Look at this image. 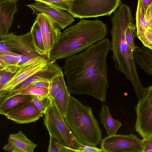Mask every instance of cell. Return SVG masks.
I'll return each mask as SVG.
<instances>
[{"instance_id":"6da1fadb","label":"cell","mask_w":152,"mask_h":152,"mask_svg":"<svg viewBox=\"0 0 152 152\" xmlns=\"http://www.w3.org/2000/svg\"><path fill=\"white\" fill-rule=\"evenodd\" d=\"M111 42L105 38L65 59L62 67L69 94L92 96L104 102L108 87L107 58Z\"/></svg>"},{"instance_id":"7a4b0ae2","label":"cell","mask_w":152,"mask_h":152,"mask_svg":"<svg viewBox=\"0 0 152 152\" xmlns=\"http://www.w3.org/2000/svg\"><path fill=\"white\" fill-rule=\"evenodd\" d=\"M112 27L111 50L115 69L122 73L131 83L138 100L144 96L146 88L138 75L133 56V50L125 35L126 28L134 19L129 7L121 4L111 17Z\"/></svg>"},{"instance_id":"3957f363","label":"cell","mask_w":152,"mask_h":152,"mask_svg":"<svg viewBox=\"0 0 152 152\" xmlns=\"http://www.w3.org/2000/svg\"><path fill=\"white\" fill-rule=\"evenodd\" d=\"M107 32L106 24L102 21L82 19L61 32L51 51L50 57L56 61L76 54L106 38Z\"/></svg>"},{"instance_id":"277c9868","label":"cell","mask_w":152,"mask_h":152,"mask_svg":"<svg viewBox=\"0 0 152 152\" xmlns=\"http://www.w3.org/2000/svg\"><path fill=\"white\" fill-rule=\"evenodd\" d=\"M64 119L80 143L96 146L100 143L102 131L90 107L71 96Z\"/></svg>"},{"instance_id":"5b68a950","label":"cell","mask_w":152,"mask_h":152,"mask_svg":"<svg viewBox=\"0 0 152 152\" xmlns=\"http://www.w3.org/2000/svg\"><path fill=\"white\" fill-rule=\"evenodd\" d=\"M49 96L50 101L44 114L43 121L50 137L78 152L82 144L78 141L66 123L54 99Z\"/></svg>"},{"instance_id":"8992f818","label":"cell","mask_w":152,"mask_h":152,"mask_svg":"<svg viewBox=\"0 0 152 152\" xmlns=\"http://www.w3.org/2000/svg\"><path fill=\"white\" fill-rule=\"evenodd\" d=\"M121 4V0H74L67 11L81 19L110 16Z\"/></svg>"},{"instance_id":"52a82bcc","label":"cell","mask_w":152,"mask_h":152,"mask_svg":"<svg viewBox=\"0 0 152 152\" xmlns=\"http://www.w3.org/2000/svg\"><path fill=\"white\" fill-rule=\"evenodd\" d=\"M135 129L143 139L152 137V85L135 106Z\"/></svg>"},{"instance_id":"ba28073f","label":"cell","mask_w":152,"mask_h":152,"mask_svg":"<svg viewBox=\"0 0 152 152\" xmlns=\"http://www.w3.org/2000/svg\"><path fill=\"white\" fill-rule=\"evenodd\" d=\"M55 61L53 58L38 56L21 64L13 77L0 89V95L11 90L31 76L47 68L49 63Z\"/></svg>"},{"instance_id":"9c48e42d","label":"cell","mask_w":152,"mask_h":152,"mask_svg":"<svg viewBox=\"0 0 152 152\" xmlns=\"http://www.w3.org/2000/svg\"><path fill=\"white\" fill-rule=\"evenodd\" d=\"M104 152H142V140L131 133L106 137L100 142Z\"/></svg>"},{"instance_id":"30bf717a","label":"cell","mask_w":152,"mask_h":152,"mask_svg":"<svg viewBox=\"0 0 152 152\" xmlns=\"http://www.w3.org/2000/svg\"><path fill=\"white\" fill-rule=\"evenodd\" d=\"M54 62L49 63L47 68L31 76L11 90L0 95V103L18 94L22 90L34 83L41 81L50 82L54 77L63 73L61 68L54 63Z\"/></svg>"},{"instance_id":"8fae6325","label":"cell","mask_w":152,"mask_h":152,"mask_svg":"<svg viewBox=\"0 0 152 152\" xmlns=\"http://www.w3.org/2000/svg\"><path fill=\"white\" fill-rule=\"evenodd\" d=\"M35 21H37L40 26L46 56L49 59L52 58L50 56V52L59 40L61 28L50 18L41 12L37 14Z\"/></svg>"},{"instance_id":"7c38bea8","label":"cell","mask_w":152,"mask_h":152,"mask_svg":"<svg viewBox=\"0 0 152 152\" xmlns=\"http://www.w3.org/2000/svg\"><path fill=\"white\" fill-rule=\"evenodd\" d=\"M0 42L19 52L23 55L31 58L41 56L37 50L31 31L20 35H16L14 33H9L7 35L0 38Z\"/></svg>"},{"instance_id":"4fadbf2b","label":"cell","mask_w":152,"mask_h":152,"mask_svg":"<svg viewBox=\"0 0 152 152\" xmlns=\"http://www.w3.org/2000/svg\"><path fill=\"white\" fill-rule=\"evenodd\" d=\"M26 5L32 10L33 15L38 12L46 15L62 29L71 24L75 21L73 16L67 11L56 9L41 2L35 1L33 4Z\"/></svg>"},{"instance_id":"5bb4252c","label":"cell","mask_w":152,"mask_h":152,"mask_svg":"<svg viewBox=\"0 0 152 152\" xmlns=\"http://www.w3.org/2000/svg\"><path fill=\"white\" fill-rule=\"evenodd\" d=\"M43 115L32 100L10 111L5 115L16 123L24 124L36 122Z\"/></svg>"},{"instance_id":"9a60e30c","label":"cell","mask_w":152,"mask_h":152,"mask_svg":"<svg viewBox=\"0 0 152 152\" xmlns=\"http://www.w3.org/2000/svg\"><path fill=\"white\" fill-rule=\"evenodd\" d=\"M18 0H0V38L7 35L15 13Z\"/></svg>"},{"instance_id":"2e32d148","label":"cell","mask_w":152,"mask_h":152,"mask_svg":"<svg viewBox=\"0 0 152 152\" xmlns=\"http://www.w3.org/2000/svg\"><path fill=\"white\" fill-rule=\"evenodd\" d=\"M37 146L20 131L10 135L8 142L3 149L10 152H33Z\"/></svg>"},{"instance_id":"e0dca14e","label":"cell","mask_w":152,"mask_h":152,"mask_svg":"<svg viewBox=\"0 0 152 152\" xmlns=\"http://www.w3.org/2000/svg\"><path fill=\"white\" fill-rule=\"evenodd\" d=\"M70 96L64 80V74H61L59 76L58 90L54 99L64 118L67 113Z\"/></svg>"},{"instance_id":"ac0fdd59","label":"cell","mask_w":152,"mask_h":152,"mask_svg":"<svg viewBox=\"0 0 152 152\" xmlns=\"http://www.w3.org/2000/svg\"><path fill=\"white\" fill-rule=\"evenodd\" d=\"M135 63L143 71L152 76V50L143 46L137 47L133 52Z\"/></svg>"},{"instance_id":"d6986e66","label":"cell","mask_w":152,"mask_h":152,"mask_svg":"<svg viewBox=\"0 0 152 152\" xmlns=\"http://www.w3.org/2000/svg\"><path fill=\"white\" fill-rule=\"evenodd\" d=\"M99 116L100 121L104 127L108 136L116 134L122 124L118 120L112 117L109 110V107L105 104H103Z\"/></svg>"},{"instance_id":"ffe728a7","label":"cell","mask_w":152,"mask_h":152,"mask_svg":"<svg viewBox=\"0 0 152 152\" xmlns=\"http://www.w3.org/2000/svg\"><path fill=\"white\" fill-rule=\"evenodd\" d=\"M34 96L18 94L0 103V114L5 115L10 111L32 101Z\"/></svg>"},{"instance_id":"44dd1931","label":"cell","mask_w":152,"mask_h":152,"mask_svg":"<svg viewBox=\"0 0 152 152\" xmlns=\"http://www.w3.org/2000/svg\"><path fill=\"white\" fill-rule=\"evenodd\" d=\"M137 37L139 39L144 35L148 27L142 0H138L136 12Z\"/></svg>"},{"instance_id":"7402d4cb","label":"cell","mask_w":152,"mask_h":152,"mask_svg":"<svg viewBox=\"0 0 152 152\" xmlns=\"http://www.w3.org/2000/svg\"><path fill=\"white\" fill-rule=\"evenodd\" d=\"M34 21L30 31L35 47L38 53L41 56L47 58L46 56L43 37L39 24L37 21Z\"/></svg>"},{"instance_id":"603a6c76","label":"cell","mask_w":152,"mask_h":152,"mask_svg":"<svg viewBox=\"0 0 152 152\" xmlns=\"http://www.w3.org/2000/svg\"><path fill=\"white\" fill-rule=\"evenodd\" d=\"M20 65H12L0 69V89L13 77Z\"/></svg>"},{"instance_id":"cb8c5ba5","label":"cell","mask_w":152,"mask_h":152,"mask_svg":"<svg viewBox=\"0 0 152 152\" xmlns=\"http://www.w3.org/2000/svg\"><path fill=\"white\" fill-rule=\"evenodd\" d=\"M43 3L51 7L60 10L68 11L74 0H34Z\"/></svg>"},{"instance_id":"d4e9b609","label":"cell","mask_w":152,"mask_h":152,"mask_svg":"<svg viewBox=\"0 0 152 152\" xmlns=\"http://www.w3.org/2000/svg\"><path fill=\"white\" fill-rule=\"evenodd\" d=\"M48 152H76L75 150L64 146L50 137Z\"/></svg>"},{"instance_id":"484cf974","label":"cell","mask_w":152,"mask_h":152,"mask_svg":"<svg viewBox=\"0 0 152 152\" xmlns=\"http://www.w3.org/2000/svg\"><path fill=\"white\" fill-rule=\"evenodd\" d=\"M18 94L34 96H43L49 94V89L48 88L43 87H28L22 90Z\"/></svg>"},{"instance_id":"4316f807","label":"cell","mask_w":152,"mask_h":152,"mask_svg":"<svg viewBox=\"0 0 152 152\" xmlns=\"http://www.w3.org/2000/svg\"><path fill=\"white\" fill-rule=\"evenodd\" d=\"M49 94L43 96H34L32 101L37 108L44 114L50 101Z\"/></svg>"},{"instance_id":"83f0119b","label":"cell","mask_w":152,"mask_h":152,"mask_svg":"<svg viewBox=\"0 0 152 152\" xmlns=\"http://www.w3.org/2000/svg\"><path fill=\"white\" fill-rule=\"evenodd\" d=\"M16 65L19 64L16 61L15 56L0 54V69Z\"/></svg>"},{"instance_id":"f1b7e54d","label":"cell","mask_w":152,"mask_h":152,"mask_svg":"<svg viewBox=\"0 0 152 152\" xmlns=\"http://www.w3.org/2000/svg\"><path fill=\"white\" fill-rule=\"evenodd\" d=\"M60 75L53 78L50 83L49 88V94L54 99H55L58 91L59 76Z\"/></svg>"},{"instance_id":"f546056e","label":"cell","mask_w":152,"mask_h":152,"mask_svg":"<svg viewBox=\"0 0 152 152\" xmlns=\"http://www.w3.org/2000/svg\"><path fill=\"white\" fill-rule=\"evenodd\" d=\"M15 51L4 43L0 42V54L16 56L19 54L14 52Z\"/></svg>"},{"instance_id":"4dcf8cb0","label":"cell","mask_w":152,"mask_h":152,"mask_svg":"<svg viewBox=\"0 0 152 152\" xmlns=\"http://www.w3.org/2000/svg\"><path fill=\"white\" fill-rule=\"evenodd\" d=\"M103 152L102 149L99 148L96 146L83 144L78 152Z\"/></svg>"},{"instance_id":"1f68e13d","label":"cell","mask_w":152,"mask_h":152,"mask_svg":"<svg viewBox=\"0 0 152 152\" xmlns=\"http://www.w3.org/2000/svg\"><path fill=\"white\" fill-rule=\"evenodd\" d=\"M142 152H152V137L142 140Z\"/></svg>"},{"instance_id":"d6a6232c","label":"cell","mask_w":152,"mask_h":152,"mask_svg":"<svg viewBox=\"0 0 152 152\" xmlns=\"http://www.w3.org/2000/svg\"><path fill=\"white\" fill-rule=\"evenodd\" d=\"M145 18L148 27L152 26V2L148 6L146 9Z\"/></svg>"},{"instance_id":"836d02e7","label":"cell","mask_w":152,"mask_h":152,"mask_svg":"<svg viewBox=\"0 0 152 152\" xmlns=\"http://www.w3.org/2000/svg\"><path fill=\"white\" fill-rule=\"evenodd\" d=\"M50 82L47 81H41L34 83L29 87H40L49 88Z\"/></svg>"},{"instance_id":"e575fe53","label":"cell","mask_w":152,"mask_h":152,"mask_svg":"<svg viewBox=\"0 0 152 152\" xmlns=\"http://www.w3.org/2000/svg\"><path fill=\"white\" fill-rule=\"evenodd\" d=\"M143 6L145 15L148 6L152 2V0H142Z\"/></svg>"}]
</instances>
